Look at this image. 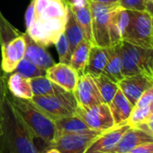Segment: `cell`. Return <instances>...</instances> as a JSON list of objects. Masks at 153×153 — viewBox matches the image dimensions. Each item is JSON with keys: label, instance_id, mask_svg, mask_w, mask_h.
I'll return each mask as SVG.
<instances>
[{"label": "cell", "instance_id": "cell-35", "mask_svg": "<svg viewBox=\"0 0 153 153\" xmlns=\"http://www.w3.org/2000/svg\"><path fill=\"white\" fill-rule=\"evenodd\" d=\"M66 3L69 6H75V7H80L88 4L89 0H65Z\"/></svg>", "mask_w": 153, "mask_h": 153}, {"label": "cell", "instance_id": "cell-12", "mask_svg": "<svg viewBox=\"0 0 153 153\" xmlns=\"http://www.w3.org/2000/svg\"><path fill=\"white\" fill-rule=\"evenodd\" d=\"M117 84L119 89L133 106L145 90L153 86V82L141 74L124 76Z\"/></svg>", "mask_w": 153, "mask_h": 153}, {"label": "cell", "instance_id": "cell-17", "mask_svg": "<svg viewBox=\"0 0 153 153\" xmlns=\"http://www.w3.org/2000/svg\"><path fill=\"white\" fill-rule=\"evenodd\" d=\"M24 38L25 40V59L45 70L55 64L54 59L45 47L35 42L26 33H24Z\"/></svg>", "mask_w": 153, "mask_h": 153}, {"label": "cell", "instance_id": "cell-34", "mask_svg": "<svg viewBox=\"0 0 153 153\" xmlns=\"http://www.w3.org/2000/svg\"><path fill=\"white\" fill-rule=\"evenodd\" d=\"M135 127H136V126H135ZM138 127L143 129L144 131H148L149 134H151V135L153 136V121H149V122L141 123V124L138 125Z\"/></svg>", "mask_w": 153, "mask_h": 153}, {"label": "cell", "instance_id": "cell-10", "mask_svg": "<svg viewBox=\"0 0 153 153\" xmlns=\"http://www.w3.org/2000/svg\"><path fill=\"white\" fill-rule=\"evenodd\" d=\"M73 94L79 106L81 107H90L104 103L93 78L88 73L79 76Z\"/></svg>", "mask_w": 153, "mask_h": 153}, {"label": "cell", "instance_id": "cell-29", "mask_svg": "<svg viewBox=\"0 0 153 153\" xmlns=\"http://www.w3.org/2000/svg\"><path fill=\"white\" fill-rule=\"evenodd\" d=\"M56 46L58 54H59V59L60 63H65V64H69L70 63V59H71V51L69 48V43L68 42V39L66 37V34L62 33L59 39L57 40L56 43L54 44Z\"/></svg>", "mask_w": 153, "mask_h": 153}, {"label": "cell", "instance_id": "cell-6", "mask_svg": "<svg viewBox=\"0 0 153 153\" xmlns=\"http://www.w3.org/2000/svg\"><path fill=\"white\" fill-rule=\"evenodd\" d=\"M92 16V35L94 44L101 47H111L109 24L114 8L119 6L104 5L89 1Z\"/></svg>", "mask_w": 153, "mask_h": 153}, {"label": "cell", "instance_id": "cell-1", "mask_svg": "<svg viewBox=\"0 0 153 153\" xmlns=\"http://www.w3.org/2000/svg\"><path fill=\"white\" fill-rule=\"evenodd\" d=\"M34 140L7 96L0 114V153H39Z\"/></svg>", "mask_w": 153, "mask_h": 153}, {"label": "cell", "instance_id": "cell-20", "mask_svg": "<svg viewBox=\"0 0 153 153\" xmlns=\"http://www.w3.org/2000/svg\"><path fill=\"white\" fill-rule=\"evenodd\" d=\"M7 88L12 96L18 98L30 100L33 97L30 79L16 72H13L8 78Z\"/></svg>", "mask_w": 153, "mask_h": 153}, {"label": "cell", "instance_id": "cell-4", "mask_svg": "<svg viewBox=\"0 0 153 153\" xmlns=\"http://www.w3.org/2000/svg\"><path fill=\"white\" fill-rule=\"evenodd\" d=\"M30 100L53 121L75 115L79 106L73 92L67 90L54 95L33 96Z\"/></svg>", "mask_w": 153, "mask_h": 153}, {"label": "cell", "instance_id": "cell-39", "mask_svg": "<svg viewBox=\"0 0 153 153\" xmlns=\"http://www.w3.org/2000/svg\"><path fill=\"white\" fill-rule=\"evenodd\" d=\"M152 22H153V17H152Z\"/></svg>", "mask_w": 153, "mask_h": 153}, {"label": "cell", "instance_id": "cell-37", "mask_svg": "<svg viewBox=\"0 0 153 153\" xmlns=\"http://www.w3.org/2000/svg\"><path fill=\"white\" fill-rule=\"evenodd\" d=\"M39 153H61L60 151H59L58 149H54V148H51V147H45L42 149L39 150Z\"/></svg>", "mask_w": 153, "mask_h": 153}, {"label": "cell", "instance_id": "cell-28", "mask_svg": "<svg viewBox=\"0 0 153 153\" xmlns=\"http://www.w3.org/2000/svg\"><path fill=\"white\" fill-rule=\"evenodd\" d=\"M14 72L21 74L23 76H25V78H26L28 79L36 78V76L46 75L45 69L39 68L34 63H33L32 61H30L29 59H27L25 58H24L18 63V65L16 68Z\"/></svg>", "mask_w": 153, "mask_h": 153}, {"label": "cell", "instance_id": "cell-18", "mask_svg": "<svg viewBox=\"0 0 153 153\" xmlns=\"http://www.w3.org/2000/svg\"><path fill=\"white\" fill-rule=\"evenodd\" d=\"M109 108L115 126L127 124L131 116L133 105L125 97L123 92L118 89L113 100L109 103Z\"/></svg>", "mask_w": 153, "mask_h": 153}, {"label": "cell", "instance_id": "cell-27", "mask_svg": "<svg viewBox=\"0 0 153 153\" xmlns=\"http://www.w3.org/2000/svg\"><path fill=\"white\" fill-rule=\"evenodd\" d=\"M99 92L102 97L103 102L109 105L115 96L117 90L119 89L118 84L112 81L107 76L103 74H100L97 76H92Z\"/></svg>", "mask_w": 153, "mask_h": 153}, {"label": "cell", "instance_id": "cell-24", "mask_svg": "<svg viewBox=\"0 0 153 153\" xmlns=\"http://www.w3.org/2000/svg\"><path fill=\"white\" fill-rule=\"evenodd\" d=\"M68 6L74 13L76 21H78V23L81 26L84 33V38L88 42H90L92 44H94L93 35H92V16H91L89 2L80 7H75L69 5Z\"/></svg>", "mask_w": 153, "mask_h": 153}, {"label": "cell", "instance_id": "cell-15", "mask_svg": "<svg viewBox=\"0 0 153 153\" xmlns=\"http://www.w3.org/2000/svg\"><path fill=\"white\" fill-rule=\"evenodd\" d=\"M129 127V124H123L103 131L92 141L85 153H110Z\"/></svg>", "mask_w": 153, "mask_h": 153}, {"label": "cell", "instance_id": "cell-7", "mask_svg": "<svg viewBox=\"0 0 153 153\" xmlns=\"http://www.w3.org/2000/svg\"><path fill=\"white\" fill-rule=\"evenodd\" d=\"M67 20H36L26 27V33L38 44L47 48L54 45L64 33Z\"/></svg>", "mask_w": 153, "mask_h": 153}, {"label": "cell", "instance_id": "cell-23", "mask_svg": "<svg viewBox=\"0 0 153 153\" xmlns=\"http://www.w3.org/2000/svg\"><path fill=\"white\" fill-rule=\"evenodd\" d=\"M64 33L66 34V37L69 43L71 53L73 52L75 48L78 46V44L85 39L83 30L78 21H76L74 13L69 7L68 9V18L64 29Z\"/></svg>", "mask_w": 153, "mask_h": 153}, {"label": "cell", "instance_id": "cell-21", "mask_svg": "<svg viewBox=\"0 0 153 153\" xmlns=\"http://www.w3.org/2000/svg\"><path fill=\"white\" fill-rule=\"evenodd\" d=\"M108 60L102 74L107 76L112 81L118 83L124 78L122 70V59L116 45L108 47Z\"/></svg>", "mask_w": 153, "mask_h": 153}, {"label": "cell", "instance_id": "cell-3", "mask_svg": "<svg viewBox=\"0 0 153 153\" xmlns=\"http://www.w3.org/2000/svg\"><path fill=\"white\" fill-rule=\"evenodd\" d=\"M122 59L124 76L141 74L153 82V49H146L122 41L115 44Z\"/></svg>", "mask_w": 153, "mask_h": 153}, {"label": "cell", "instance_id": "cell-14", "mask_svg": "<svg viewBox=\"0 0 153 153\" xmlns=\"http://www.w3.org/2000/svg\"><path fill=\"white\" fill-rule=\"evenodd\" d=\"M47 78L67 91L75 89L79 75L69 64L55 63L46 70Z\"/></svg>", "mask_w": 153, "mask_h": 153}, {"label": "cell", "instance_id": "cell-33", "mask_svg": "<svg viewBox=\"0 0 153 153\" xmlns=\"http://www.w3.org/2000/svg\"><path fill=\"white\" fill-rule=\"evenodd\" d=\"M34 18V0H32L31 4L29 5L26 14H25V25L28 27L33 21Z\"/></svg>", "mask_w": 153, "mask_h": 153}, {"label": "cell", "instance_id": "cell-19", "mask_svg": "<svg viewBox=\"0 0 153 153\" xmlns=\"http://www.w3.org/2000/svg\"><path fill=\"white\" fill-rule=\"evenodd\" d=\"M109 57L108 47H101L92 44L88 59L85 67L84 73H88L92 76H97L102 74Z\"/></svg>", "mask_w": 153, "mask_h": 153}, {"label": "cell", "instance_id": "cell-5", "mask_svg": "<svg viewBox=\"0 0 153 153\" xmlns=\"http://www.w3.org/2000/svg\"><path fill=\"white\" fill-rule=\"evenodd\" d=\"M128 11L130 19L123 41L139 47L153 49L152 16L147 11Z\"/></svg>", "mask_w": 153, "mask_h": 153}, {"label": "cell", "instance_id": "cell-13", "mask_svg": "<svg viewBox=\"0 0 153 153\" xmlns=\"http://www.w3.org/2000/svg\"><path fill=\"white\" fill-rule=\"evenodd\" d=\"M68 9L65 0H34L33 20H67Z\"/></svg>", "mask_w": 153, "mask_h": 153}, {"label": "cell", "instance_id": "cell-22", "mask_svg": "<svg viewBox=\"0 0 153 153\" xmlns=\"http://www.w3.org/2000/svg\"><path fill=\"white\" fill-rule=\"evenodd\" d=\"M54 123L56 128L55 135L63 133L83 132L91 130L80 117L76 114L57 119L54 121Z\"/></svg>", "mask_w": 153, "mask_h": 153}, {"label": "cell", "instance_id": "cell-32", "mask_svg": "<svg viewBox=\"0 0 153 153\" xmlns=\"http://www.w3.org/2000/svg\"><path fill=\"white\" fill-rule=\"evenodd\" d=\"M128 153H153V141L142 142Z\"/></svg>", "mask_w": 153, "mask_h": 153}, {"label": "cell", "instance_id": "cell-2", "mask_svg": "<svg viewBox=\"0 0 153 153\" xmlns=\"http://www.w3.org/2000/svg\"><path fill=\"white\" fill-rule=\"evenodd\" d=\"M7 98L34 138L41 140L44 146L49 145L53 140L56 133L54 121L35 106L31 100L18 98L8 93Z\"/></svg>", "mask_w": 153, "mask_h": 153}, {"label": "cell", "instance_id": "cell-36", "mask_svg": "<svg viewBox=\"0 0 153 153\" xmlns=\"http://www.w3.org/2000/svg\"><path fill=\"white\" fill-rule=\"evenodd\" d=\"M89 1L92 2H96V3H100V4H104V5H110V6H119V0H89Z\"/></svg>", "mask_w": 153, "mask_h": 153}, {"label": "cell", "instance_id": "cell-25", "mask_svg": "<svg viewBox=\"0 0 153 153\" xmlns=\"http://www.w3.org/2000/svg\"><path fill=\"white\" fill-rule=\"evenodd\" d=\"M91 45L92 43L84 39L78 44L72 52L69 65L79 73V76L84 74Z\"/></svg>", "mask_w": 153, "mask_h": 153}, {"label": "cell", "instance_id": "cell-30", "mask_svg": "<svg viewBox=\"0 0 153 153\" xmlns=\"http://www.w3.org/2000/svg\"><path fill=\"white\" fill-rule=\"evenodd\" d=\"M148 0H119V7L132 11H146Z\"/></svg>", "mask_w": 153, "mask_h": 153}, {"label": "cell", "instance_id": "cell-38", "mask_svg": "<svg viewBox=\"0 0 153 153\" xmlns=\"http://www.w3.org/2000/svg\"><path fill=\"white\" fill-rule=\"evenodd\" d=\"M146 11L153 17V0H148L147 1Z\"/></svg>", "mask_w": 153, "mask_h": 153}, {"label": "cell", "instance_id": "cell-16", "mask_svg": "<svg viewBox=\"0 0 153 153\" xmlns=\"http://www.w3.org/2000/svg\"><path fill=\"white\" fill-rule=\"evenodd\" d=\"M146 141H153V136L138 126L129 127L110 153H128Z\"/></svg>", "mask_w": 153, "mask_h": 153}, {"label": "cell", "instance_id": "cell-11", "mask_svg": "<svg viewBox=\"0 0 153 153\" xmlns=\"http://www.w3.org/2000/svg\"><path fill=\"white\" fill-rule=\"evenodd\" d=\"M2 61L1 68L4 73H13L18 63L25 58V40L24 33L14 38L10 42L1 44Z\"/></svg>", "mask_w": 153, "mask_h": 153}, {"label": "cell", "instance_id": "cell-26", "mask_svg": "<svg viewBox=\"0 0 153 153\" xmlns=\"http://www.w3.org/2000/svg\"><path fill=\"white\" fill-rule=\"evenodd\" d=\"M30 83L32 86L33 96H46L54 95L65 90L59 85L50 80L46 76H40L31 79Z\"/></svg>", "mask_w": 153, "mask_h": 153}, {"label": "cell", "instance_id": "cell-31", "mask_svg": "<svg viewBox=\"0 0 153 153\" xmlns=\"http://www.w3.org/2000/svg\"><path fill=\"white\" fill-rule=\"evenodd\" d=\"M7 93H8L7 79H6V76L0 70V114H1L3 104L7 98Z\"/></svg>", "mask_w": 153, "mask_h": 153}, {"label": "cell", "instance_id": "cell-8", "mask_svg": "<svg viewBox=\"0 0 153 153\" xmlns=\"http://www.w3.org/2000/svg\"><path fill=\"white\" fill-rule=\"evenodd\" d=\"M102 132L94 130L55 135L53 140L45 147L58 149L61 153H85L92 141Z\"/></svg>", "mask_w": 153, "mask_h": 153}, {"label": "cell", "instance_id": "cell-9", "mask_svg": "<svg viewBox=\"0 0 153 153\" xmlns=\"http://www.w3.org/2000/svg\"><path fill=\"white\" fill-rule=\"evenodd\" d=\"M76 115L80 117L91 130L103 132L115 126L109 105L105 103L90 107L78 106Z\"/></svg>", "mask_w": 153, "mask_h": 153}]
</instances>
